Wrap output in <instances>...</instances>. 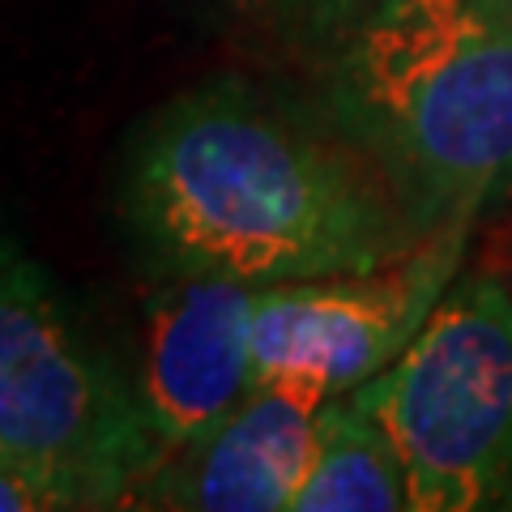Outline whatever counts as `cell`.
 <instances>
[{
	"instance_id": "3",
	"label": "cell",
	"mask_w": 512,
	"mask_h": 512,
	"mask_svg": "<svg viewBox=\"0 0 512 512\" xmlns=\"http://www.w3.org/2000/svg\"><path fill=\"white\" fill-rule=\"evenodd\" d=\"M355 397L393 436L414 512H512V282L474 269Z\"/></svg>"
},
{
	"instance_id": "6",
	"label": "cell",
	"mask_w": 512,
	"mask_h": 512,
	"mask_svg": "<svg viewBox=\"0 0 512 512\" xmlns=\"http://www.w3.org/2000/svg\"><path fill=\"white\" fill-rule=\"evenodd\" d=\"M329 397V376L312 367L261 380L218 427L158 461L137 487L133 508L291 512Z\"/></svg>"
},
{
	"instance_id": "13",
	"label": "cell",
	"mask_w": 512,
	"mask_h": 512,
	"mask_svg": "<svg viewBox=\"0 0 512 512\" xmlns=\"http://www.w3.org/2000/svg\"><path fill=\"white\" fill-rule=\"evenodd\" d=\"M508 269H512V256H508Z\"/></svg>"
},
{
	"instance_id": "1",
	"label": "cell",
	"mask_w": 512,
	"mask_h": 512,
	"mask_svg": "<svg viewBox=\"0 0 512 512\" xmlns=\"http://www.w3.org/2000/svg\"><path fill=\"white\" fill-rule=\"evenodd\" d=\"M120 210L158 278L256 291L376 269L427 239L329 111L244 82L154 111L128 150Z\"/></svg>"
},
{
	"instance_id": "4",
	"label": "cell",
	"mask_w": 512,
	"mask_h": 512,
	"mask_svg": "<svg viewBox=\"0 0 512 512\" xmlns=\"http://www.w3.org/2000/svg\"><path fill=\"white\" fill-rule=\"evenodd\" d=\"M0 457L64 508H133L163 461L137 384L86 342L35 265H0Z\"/></svg>"
},
{
	"instance_id": "11",
	"label": "cell",
	"mask_w": 512,
	"mask_h": 512,
	"mask_svg": "<svg viewBox=\"0 0 512 512\" xmlns=\"http://www.w3.org/2000/svg\"><path fill=\"white\" fill-rule=\"evenodd\" d=\"M483 5L495 13V18H500L504 26H508V9H512V0H483Z\"/></svg>"
},
{
	"instance_id": "5",
	"label": "cell",
	"mask_w": 512,
	"mask_h": 512,
	"mask_svg": "<svg viewBox=\"0 0 512 512\" xmlns=\"http://www.w3.org/2000/svg\"><path fill=\"white\" fill-rule=\"evenodd\" d=\"M466 248L470 231H436L376 269L265 286L252 316L256 384L291 367L325 372L333 393L367 384L419 338Z\"/></svg>"
},
{
	"instance_id": "10",
	"label": "cell",
	"mask_w": 512,
	"mask_h": 512,
	"mask_svg": "<svg viewBox=\"0 0 512 512\" xmlns=\"http://www.w3.org/2000/svg\"><path fill=\"white\" fill-rule=\"evenodd\" d=\"M0 512H64V500L39 478H30L26 470L0 457Z\"/></svg>"
},
{
	"instance_id": "12",
	"label": "cell",
	"mask_w": 512,
	"mask_h": 512,
	"mask_svg": "<svg viewBox=\"0 0 512 512\" xmlns=\"http://www.w3.org/2000/svg\"><path fill=\"white\" fill-rule=\"evenodd\" d=\"M508 30H512V9H508Z\"/></svg>"
},
{
	"instance_id": "9",
	"label": "cell",
	"mask_w": 512,
	"mask_h": 512,
	"mask_svg": "<svg viewBox=\"0 0 512 512\" xmlns=\"http://www.w3.org/2000/svg\"><path fill=\"white\" fill-rule=\"evenodd\" d=\"M278 9V18L295 30L299 39L316 47L338 43L350 26H359L367 13H376L384 0H265Z\"/></svg>"
},
{
	"instance_id": "2",
	"label": "cell",
	"mask_w": 512,
	"mask_h": 512,
	"mask_svg": "<svg viewBox=\"0 0 512 512\" xmlns=\"http://www.w3.org/2000/svg\"><path fill=\"white\" fill-rule=\"evenodd\" d=\"M325 111L423 235L512 205V30L483 0H384L325 47Z\"/></svg>"
},
{
	"instance_id": "7",
	"label": "cell",
	"mask_w": 512,
	"mask_h": 512,
	"mask_svg": "<svg viewBox=\"0 0 512 512\" xmlns=\"http://www.w3.org/2000/svg\"><path fill=\"white\" fill-rule=\"evenodd\" d=\"M256 295L222 278H163L150 295L133 384L163 457L201 440L256 389Z\"/></svg>"
},
{
	"instance_id": "8",
	"label": "cell",
	"mask_w": 512,
	"mask_h": 512,
	"mask_svg": "<svg viewBox=\"0 0 512 512\" xmlns=\"http://www.w3.org/2000/svg\"><path fill=\"white\" fill-rule=\"evenodd\" d=\"M291 512H414L402 453L355 389L333 393L320 410L312 466Z\"/></svg>"
}]
</instances>
